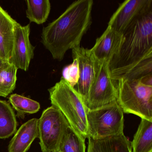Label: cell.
Listing matches in <instances>:
<instances>
[{"mask_svg":"<svg viewBox=\"0 0 152 152\" xmlns=\"http://www.w3.org/2000/svg\"><path fill=\"white\" fill-rule=\"evenodd\" d=\"M26 17L31 22L42 24L48 19L51 10L49 0H28L26 1Z\"/></svg>","mask_w":152,"mask_h":152,"instance_id":"e0dca14e","label":"cell"},{"mask_svg":"<svg viewBox=\"0 0 152 152\" xmlns=\"http://www.w3.org/2000/svg\"><path fill=\"white\" fill-rule=\"evenodd\" d=\"M39 119L33 118L21 125L8 145L9 152H27L39 137Z\"/></svg>","mask_w":152,"mask_h":152,"instance_id":"7c38bea8","label":"cell"},{"mask_svg":"<svg viewBox=\"0 0 152 152\" xmlns=\"http://www.w3.org/2000/svg\"><path fill=\"white\" fill-rule=\"evenodd\" d=\"M117 83L110 76L109 63L97 60L96 75L85 103L86 107L96 109L117 101Z\"/></svg>","mask_w":152,"mask_h":152,"instance_id":"52a82bcc","label":"cell"},{"mask_svg":"<svg viewBox=\"0 0 152 152\" xmlns=\"http://www.w3.org/2000/svg\"><path fill=\"white\" fill-rule=\"evenodd\" d=\"M10 103L16 111L17 116L24 119L26 114H32L39 112L40 104L39 102L17 94L9 98Z\"/></svg>","mask_w":152,"mask_h":152,"instance_id":"d6986e66","label":"cell"},{"mask_svg":"<svg viewBox=\"0 0 152 152\" xmlns=\"http://www.w3.org/2000/svg\"><path fill=\"white\" fill-rule=\"evenodd\" d=\"M52 152H61V151H59V150H56V151H53Z\"/></svg>","mask_w":152,"mask_h":152,"instance_id":"603a6c76","label":"cell"},{"mask_svg":"<svg viewBox=\"0 0 152 152\" xmlns=\"http://www.w3.org/2000/svg\"><path fill=\"white\" fill-rule=\"evenodd\" d=\"M9 64V62L6 61L0 57V73Z\"/></svg>","mask_w":152,"mask_h":152,"instance_id":"7402d4cb","label":"cell"},{"mask_svg":"<svg viewBox=\"0 0 152 152\" xmlns=\"http://www.w3.org/2000/svg\"><path fill=\"white\" fill-rule=\"evenodd\" d=\"M131 145L132 152H152V121L141 119Z\"/></svg>","mask_w":152,"mask_h":152,"instance_id":"9a60e30c","label":"cell"},{"mask_svg":"<svg viewBox=\"0 0 152 152\" xmlns=\"http://www.w3.org/2000/svg\"><path fill=\"white\" fill-rule=\"evenodd\" d=\"M17 23L0 7V57L8 62L13 52L15 26Z\"/></svg>","mask_w":152,"mask_h":152,"instance_id":"4fadbf2b","label":"cell"},{"mask_svg":"<svg viewBox=\"0 0 152 152\" xmlns=\"http://www.w3.org/2000/svg\"><path fill=\"white\" fill-rule=\"evenodd\" d=\"M118 53L109 62L110 76L138 80L152 73V11L138 18L123 33Z\"/></svg>","mask_w":152,"mask_h":152,"instance_id":"6da1fadb","label":"cell"},{"mask_svg":"<svg viewBox=\"0 0 152 152\" xmlns=\"http://www.w3.org/2000/svg\"><path fill=\"white\" fill-rule=\"evenodd\" d=\"M48 91L52 106L61 111L75 130L88 138L87 107L75 89L62 78Z\"/></svg>","mask_w":152,"mask_h":152,"instance_id":"3957f363","label":"cell"},{"mask_svg":"<svg viewBox=\"0 0 152 152\" xmlns=\"http://www.w3.org/2000/svg\"><path fill=\"white\" fill-rule=\"evenodd\" d=\"M70 124L61 111L53 106L42 112L39 119V145L42 152L58 150L66 129Z\"/></svg>","mask_w":152,"mask_h":152,"instance_id":"8992f818","label":"cell"},{"mask_svg":"<svg viewBox=\"0 0 152 152\" xmlns=\"http://www.w3.org/2000/svg\"><path fill=\"white\" fill-rule=\"evenodd\" d=\"M88 139V152H132L131 142L124 133L101 139Z\"/></svg>","mask_w":152,"mask_h":152,"instance_id":"5bb4252c","label":"cell"},{"mask_svg":"<svg viewBox=\"0 0 152 152\" xmlns=\"http://www.w3.org/2000/svg\"><path fill=\"white\" fill-rule=\"evenodd\" d=\"M17 125L13 107L8 102L0 99V139L8 138L15 134Z\"/></svg>","mask_w":152,"mask_h":152,"instance_id":"2e32d148","label":"cell"},{"mask_svg":"<svg viewBox=\"0 0 152 152\" xmlns=\"http://www.w3.org/2000/svg\"><path fill=\"white\" fill-rule=\"evenodd\" d=\"M72 64L65 66L62 72V78L73 88L77 84L80 77L79 63L77 58H73Z\"/></svg>","mask_w":152,"mask_h":152,"instance_id":"44dd1931","label":"cell"},{"mask_svg":"<svg viewBox=\"0 0 152 152\" xmlns=\"http://www.w3.org/2000/svg\"><path fill=\"white\" fill-rule=\"evenodd\" d=\"M124 113L117 101L96 109L87 108L88 138L101 139L123 133Z\"/></svg>","mask_w":152,"mask_h":152,"instance_id":"5b68a950","label":"cell"},{"mask_svg":"<svg viewBox=\"0 0 152 152\" xmlns=\"http://www.w3.org/2000/svg\"><path fill=\"white\" fill-rule=\"evenodd\" d=\"M85 140L69 125L61 140L58 150L61 152H86Z\"/></svg>","mask_w":152,"mask_h":152,"instance_id":"ac0fdd59","label":"cell"},{"mask_svg":"<svg viewBox=\"0 0 152 152\" xmlns=\"http://www.w3.org/2000/svg\"><path fill=\"white\" fill-rule=\"evenodd\" d=\"M18 69L10 63L0 73V96L7 97L15 88Z\"/></svg>","mask_w":152,"mask_h":152,"instance_id":"ffe728a7","label":"cell"},{"mask_svg":"<svg viewBox=\"0 0 152 152\" xmlns=\"http://www.w3.org/2000/svg\"><path fill=\"white\" fill-rule=\"evenodd\" d=\"M30 24L22 26L17 23L15 26L14 48L9 63L18 69L26 72L34 56V48L30 42Z\"/></svg>","mask_w":152,"mask_h":152,"instance_id":"30bf717a","label":"cell"},{"mask_svg":"<svg viewBox=\"0 0 152 152\" xmlns=\"http://www.w3.org/2000/svg\"><path fill=\"white\" fill-rule=\"evenodd\" d=\"M72 55L78 60L80 72L79 80L74 88L85 104L96 75L97 60L90 49L80 46L72 49Z\"/></svg>","mask_w":152,"mask_h":152,"instance_id":"9c48e42d","label":"cell"},{"mask_svg":"<svg viewBox=\"0 0 152 152\" xmlns=\"http://www.w3.org/2000/svg\"><path fill=\"white\" fill-rule=\"evenodd\" d=\"M124 40L123 34L107 26L96 43L90 49L95 58L99 62L109 63L119 52Z\"/></svg>","mask_w":152,"mask_h":152,"instance_id":"8fae6325","label":"cell"},{"mask_svg":"<svg viewBox=\"0 0 152 152\" xmlns=\"http://www.w3.org/2000/svg\"><path fill=\"white\" fill-rule=\"evenodd\" d=\"M117 102L124 113L135 115L152 121V86L138 80L116 81Z\"/></svg>","mask_w":152,"mask_h":152,"instance_id":"277c9868","label":"cell"},{"mask_svg":"<svg viewBox=\"0 0 152 152\" xmlns=\"http://www.w3.org/2000/svg\"><path fill=\"white\" fill-rule=\"evenodd\" d=\"M152 11V0H127L111 17L108 26L124 33L138 18Z\"/></svg>","mask_w":152,"mask_h":152,"instance_id":"ba28073f","label":"cell"},{"mask_svg":"<svg viewBox=\"0 0 152 152\" xmlns=\"http://www.w3.org/2000/svg\"><path fill=\"white\" fill-rule=\"evenodd\" d=\"M93 5L92 0L76 1L58 18L43 28L42 44L54 59L61 61L66 51L80 47L92 23Z\"/></svg>","mask_w":152,"mask_h":152,"instance_id":"7a4b0ae2","label":"cell"}]
</instances>
